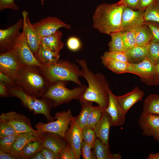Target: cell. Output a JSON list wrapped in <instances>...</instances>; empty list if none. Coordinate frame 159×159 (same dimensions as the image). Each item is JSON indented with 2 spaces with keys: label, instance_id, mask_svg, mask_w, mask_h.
<instances>
[{
  "label": "cell",
  "instance_id": "6da1fadb",
  "mask_svg": "<svg viewBox=\"0 0 159 159\" xmlns=\"http://www.w3.org/2000/svg\"><path fill=\"white\" fill-rule=\"evenodd\" d=\"M76 61L82 69L80 76L85 79L88 85L80 101L94 102L105 109L108 104V91L110 89L105 77L101 73L95 74L90 71L85 60L77 59Z\"/></svg>",
  "mask_w": 159,
  "mask_h": 159
},
{
  "label": "cell",
  "instance_id": "7a4b0ae2",
  "mask_svg": "<svg viewBox=\"0 0 159 159\" xmlns=\"http://www.w3.org/2000/svg\"><path fill=\"white\" fill-rule=\"evenodd\" d=\"M125 7L118 1L98 5L92 16L93 27L100 33L109 35L120 32L122 15Z\"/></svg>",
  "mask_w": 159,
  "mask_h": 159
},
{
  "label": "cell",
  "instance_id": "3957f363",
  "mask_svg": "<svg viewBox=\"0 0 159 159\" xmlns=\"http://www.w3.org/2000/svg\"><path fill=\"white\" fill-rule=\"evenodd\" d=\"M30 95L42 97L49 83L43 74L40 67L33 65H23L14 80Z\"/></svg>",
  "mask_w": 159,
  "mask_h": 159
},
{
  "label": "cell",
  "instance_id": "277c9868",
  "mask_svg": "<svg viewBox=\"0 0 159 159\" xmlns=\"http://www.w3.org/2000/svg\"><path fill=\"white\" fill-rule=\"evenodd\" d=\"M40 68L49 84L63 81H72L79 85H82L79 78L80 69L75 63L68 60H59L55 63L43 65Z\"/></svg>",
  "mask_w": 159,
  "mask_h": 159
},
{
  "label": "cell",
  "instance_id": "5b68a950",
  "mask_svg": "<svg viewBox=\"0 0 159 159\" xmlns=\"http://www.w3.org/2000/svg\"><path fill=\"white\" fill-rule=\"evenodd\" d=\"M68 82L58 81L49 84L41 98L47 101L54 107L68 103L73 100H79L87 87L82 84L70 89L66 87Z\"/></svg>",
  "mask_w": 159,
  "mask_h": 159
},
{
  "label": "cell",
  "instance_id": "8992f818",
  "mask_svg": "<svg viewBox=\"0 0 159 159\" xmlns=\"http://www.w3.org/2000/svg\"><path fill=\"white\" fill-rule=\"evenodd\" d=\"M7 87L9 95L19 99L25 107L35 114L42 115L48 122H52L55 119L51 115V110L52 107L47 101L42 98L39 99L30 95L17 85L14 87Z\"/></svg>",
  "mask_w": 159,
  "mask_h": 159
},
{
  "label": "cell",
  "instance_id": "52a82bcc",
  "mask_svg": "<svg viewBox=\"0 0 159 159\" xmlns=\"http://www.w3.org/2000/svg\"><path fill=\"white\" fill-rule=\"evenodd\" d=\"M75 117L72 115L71 110L57 112L54 115L55 121L44 123L39 122L35 125L36 130L42 132H48L56 134L64 139L69 126Z\"/></svg>",
  "mask_w": 159,
  "mask_h": 159
},
{
  "label": "cell",
  "instance_id": "ba28073f",
  "mask_svg": "<svg viewBox=\"0 0 159 159\" xmlns=\"http://www.w3.org/2000/svg\"><path fill=\"white\" fill-rule=\"evenodd\" d=\"M11 50L23 65L36 66L42 67L43 65L35 56L27 42L22 31Z\"/></svg>",
  "mask_w": 159,
  "mask_h": 159
},
{
  "label": "cell",
  "instance_id": "9c48e42d",
  "mask_svg": "<svg viewBox=\"0 0 159 159\" xmlns=\"http://www.w3.org/2000/svg\"><path fill=\"white\" fill-rule=\"evenodd\" d=\"M155 64L149 58L137 63H130L128 72L138 75L143 82L155 85Z\"/></svg>",
  "mask_w": 159,
  "mask_h": 159
},
{
  "label": "cell",
  "instance_id": "30bf717a",
  "mask_svg": "<svg viewBox=\"0 0 159 159\" xmlns=\"http://www.w3.org/2000/svg\"><path fill=\"white\" fill-rule=\"evenodd\" d=\"M23 20L20 19L15 23L5 29H0L1 53L12 49L20 36V31L23 28Z\"/></svg>",
  "mask_w": 159,
  "mask_h": 159
},
{
  "label": "cell",
  "instance_id": "8fae6325",
  "mask_svg": "<svg viewBox=\"0 0 159 159\" xmlns=\"http://www.w3.org/2000/svg\"><path fill=\"white\" fill-rule=\"evenodd\" d=\"M0 120L7 123L18 133L34 132L29 119L26 116L14 111L2 113Z\"/></svg>",
  "mask_w": 159,
  "mask_h": 159
},
{
  "label": "cell",
  "instance_id": "7c38bea8",
  "mask_svg": "<svg viewBox=\"0 0 159 159\" xmlns=\"http://www.w3.org/2000/svg\"><path fill=\"white\" fill-rule=\"evenodd\" d=\"M32 24L41 38L54 33L61 28L67 29L71 28L70 25L64 22L57 17L53 16L43 18Z\"/></svg>",
  "mask_w": 159,
  "mask_h": 159
},
{
  "label": "cell",
  "instance_id": "4fadbf2b",
  "mask_svg": "<svg viewBox=\"0 0 159 159\" xmlns=\"http://www.w3.org/2000/svg\"><path fill=\"white\" fill-rule=\"evenodd\" d=\"M134 10L126 6L123 8L120 32L133 29L145 23L143 17L144 11Z\"/></svg>",
  "mask_w": 159,
  "mask_h": 159
},
{
  "label": "cell",
  "instance_id": "5bb4252c",
  "mask_svg": "<svg viewBox=\"0 0 159 159\" xmlns=\"http://www.w3.org/2000/svg\"><path fill=\"white\" fill-rule=\"evenodd\" d=\"M23 66L11 50L0 54V72L7 75L14 80Z\"/></svg>",
  "mask_w": 159,
  "mask_h": 159
},
{
  "label": "cell",
  "instance_id": "9a60e30c",
  "mask_svg": "<svg viewBox=\"0 0 159 159\" xmlns=\"http://www.w3.org/2000/svg\"><path fill=\"white\" fill-rule=\"evenodd\" d=\"M22 14L23 20L22 31L24 33L29 47L36 57L41 44V38L31 23L28 12L24 10Z\"/></svg>",
  "mask_w": 159,
  "mask_h": 159
},
{
  "label": "cell",
  "instance_id": "2e32d148",
  "mask_svg": "<svg viewBox=\"0 0 159 159\" xmlns=\"http://www.w3.org/2000/svg\"><path fill=\"white\" fill-rule=\"evenodd\" d=\"M140 128L143 135L153 136L158 141L159 115L151 114H141L138 120Z\"/></svg>",
  "mask_w": 159,
  "mask_h": 159
},
{
  "label": "cell",
  "instance_id": "e0dca14e",
  "mask_svg": "<svg viewBox=\"0 0 159 159\" xmlns=\"http://www.w3.org/2000/svg\"><path fill=\"white\" fill-rule=\"evenodd\" d=\"M43 132L37 130L34 132L19 133L13 146L11 154L16 159H22V152L29 143L37 140H42Z\"/></svg>",
  "mask_w": 159,
  "mask_h": 159
},
{
  "label": "cell",
  "instance_id": "ac0fdd59",
  "mask_svg": "<svg viewBox=\"0 0 159 159\" xmlns=\"http://www.w3.org/2000/svg\"><path fill=\"white\" fill-rule=\"evenodd\" d=\"M109 103L105 110L110 115L112 126H118L123 124L125 122L126 114L121 107L116 96L110 89L108 91Z\"/></svg>",
  "mask_w": 159,
  "mask_h": 159
},
{
  "label": "cell",
  "instance_id": "d6986e66",
  "mask_svg": "<svg viewBox=\"0 0 159 159\" xmlns=\"http://www.w3.org/2000/svg\"><path fill=\"white\" fill-rule=\"evenodd\" d=\"M75 118V117L71 122L64 139L71 145L76 159H80L81 155V147L83 140L81 129L76 122Z\"/></svg>",
  "mask_w": 159,
  "mask_h": 159
},
{
  "label": "cell",
  "instance_id": "ffe728a7",
  "mask_svg": "<svg viewBox=\"0 0 159 159\" xmlns=\"http://www.w3.org/2000/svg\"><path fill=\"white\" fill-rule=\"evenodd\" d=\"M111 126V117L105 110L93 128L97 138L100 140L102 143L109 146H110L109 142V134Z\"/></svg>",
  "mask_w": 159,
  "mask_h": 159
},
{
  "label": "cell",
  "instance_id": "44dd1931",
  "mask_svg": "<svg viewBox=\"0 0 159 159\" xmlns=\"http://www.w3.org/2000/svg\"><path fill=\"white\" fill-rule=\"evenodd\" d=\"M144 95L143 91L136 87L132 91L124 95L116 97L121 107L126 114L133 105L142 100Z\"/></svg>",
  "mask_w": 159,
  "mask_h": 159
},
{
  "label": "cell",
  "instance_id": "7402d4cb",
  "mask_svg": "<svg viewBox=\"0 0 159 159\" xmlns=\"http://www.w3.org/2000/svg\"><path fill=\"white\" fill-rule=\"evenodd\" d=\"M42 141L43 147L59 154L67 143L64 139L58 135L48 132H43Z\"/></svg>",
  "mask_w": 159,
  "mask_h": 159
},
{
  "label": "cell",
  "instance_id": "603a6c76",
  "mask_svg": "<svg viewBox=\"0 0 159 159\" xmlns=\"http://www.w3.org/2000/svg\"><path fill=\"white\" fill-rule=\"evenodd\" d=\"M62 32L59 30L54 33L41 38V44L53 51L59 52L64 46L61 40Z\"/></svg>",
  "mask_w": 159,
  "mask_h": 159
},
{
  "label": "cell",
  "instance_id": "cb8c5ba5",
  "mask_svg": "<svg viewBox=\"0 0 159 159\" xmlns=\"http://www.w3.org/2000/svg\"><path fill=\"white\" fill-rule=\"evenodd\" d=\"M148 44L145 46L136 45L126 50L125 52L128 62L137 63L147 58Z\"/></svg>",
  "mask_w": 159,
  "mask_h": 159
},
{
  "label": "cell",
  "instance_id": "d4e9b609",
  "mask_svg": "<svg viewBox=\"0 0 159 159\" xmlns=\"http://www.w3.org/2000/svg\"><path fill=\"white\" fill-rule=\"evenodd\" d=\"M59 52L47 48L40 44L36 57L43 65L57 62L59 60Z\"/></svg>",
  "mask_w": 159,
  "mask_h": 159
},
{
  "label": "cell",
  "instance_id": "484cf974",
  "mask_svg": "<svg viewBox=\"0 0 159 159\" xmlns=\"http://www.w3.org/2000/svg\"><path fill=\"white\" fill-rule=\"evenodd\" d=\"M110 146L102 143L100 140L97 138L92 148L97 159H121L122 156L118 153L112 154L110 151Z\"/></svg>",
  "mask_w": 159,
  "mask_h": 159
},
{
  "label": "cell",
  "instance_id": "4316f807",
  "mask_svg": "<svg viewBox=\"0 0 159 159\" xmlns=\"http://www.w3.org/2000/svg\"><path fill=\"white\" fill-rule=\"evenodd\" d=\"M134 29L138 45H146L153 39L151 31L145 23Z\"/></svg>",
  "mask_w": 159,
  "mask_h": 159
},
{
  "label": "cell",
  "instance_id": "83f0119b",
  "mask_svg": "<svg viewBox=\"0 0 159 159\" xmlns=\"http://www.w3.org/2000/svg\"><path fill=\"white\" fill-rule=\"evenodd\" d=\"M103 64L112 72L117 74L128 73L130 63L115 59L101 58Z\"/></svg>",
  "mask_w": 159,
  "mask_h": 159
},
{
  "label": "cell",
  "instance_id": "f1b7e54d",
  "mask_svg": "<svg viewBox=\"0 0 159 159\" xmlns=\"http://www.w3.org/2000/svg\"><path fill=\"white\" fill-rule=\"evenodd\" d=\"M142 113L151 114L159 115V95L151 94L144 102Z\"/></svg>",
  "mask_w": 159,
  "mask_h": 159
},
{
  "label": "cell",
  "instance_id": "f546056e",
  "mask_svg": "<svg viewBox=\"0 0 159 159\" xmlns=\"http://www.w3.org/2000/svg\"><path fill=\"white\" fill-rule=\"evenodd\" d=\"M81 110L79 115L75 117L76 122L81 129L86 126L89 115L92 107L93 102L90 101H80Z\"/></svg>",
  "mask_w": 159,
  "mask_h": 159
},
{
  "label": "cell",
  "instance_id": "4dcf8cb0",
  "mask_svg": "<svg viewBox=\"0 0 159 159\" xmlns=\"http://www.w3.org/2000/svg\"><path fill=\"white\" fill-rule=\"evenodd\" d=\"M110 35L111 37V40L108 44L109 47V51L125 52L122 32H119L113 33Z\"/></svg>",
  "mask_w": 159,
  "mask_h": 159
},
{
  "label": "cell",
  "instance_id": "1f68e13d",
  "mask_svg": "<svg viewBox=\"0 0 159 159\" xmlns=\"http://www.w3.org/2000/svg\"><path fill=\"white\" fill-rule=\"evenodd\" d=\"M42 147V139L30 142L23 150L21 153L22 159H29L36 153L41 151Z\"/></svg>",
  "mask_w": 159,
  "mask_h": 159
},
{
  "label": "cell",
  "instance_id": "d6a6232c",
  "mask_svg": "<svg viewBox=\"0 0 159 159\" xmlns=\"http://www.w3.org/2000/svg\"><path fill=\"white\" fill-rule=\"evenodd\" d=\"M145 22L150 21L159 24V0H156L144 12Z\"/></svg>",
  "mask_w": 159,
  "mask_h": 159
},
{
  "label": "cell",
  "instance_id": "836d02e7",
  "mask_svg": "<svg viewBox=\"0 0 159 159\" xmlns=\"http://www.w3.org/2000/svg\"><path fill=\"white\" fill-rule=\"evenodd\" d=\"M105 110L99 106H93L89 115L86 126L94 128L101 118Z\"/></svg>",
  "mask_w": 159,
  "mask_h": 159
},
{
  "label": "cell",
  "instance_id": "e575fe53",
  "mask_svg": "<svg viewBox=\"0 0 159 159\" xmlns=\"http://www.w3.org/2000/svg\"><path fill=\"white\" fill-rule=\"evenodd\" d=\"M83 141L93 148L97 138L94 129L86 126L81 129Z\"/></svg>",
  "mask_w": 159,
  "mask_h": 159
},
{
  "label": "cell",
  "instance_id": "d590c367",
  "mask_svg": "<svg viewBox=\"0 0 159 159\" xmlns=\"http://www.w3.org/2000/svg\"><path fill=\"white\" fill-rule=\"evenodd\" d=\"M19 134L0 138V151L10 154Z\"/></svg>",
  "mask_w": 159,
  "mask_h": 159
},
{
  "label": "cell",
  "instance_id": "8d00e7d4",
  "mask_svg": "<svg viewBox=\"0 0 159 159\" xmlns=\"http://www.w3.org/2000/svg\"><path fill=\"white\" fill-rule=\"evenodd\" d=\"M148 58L155 64L159 62V42L152 39L148 44Z\"/></svg>",
  "mask_w": 159,
  "mask_h": 159
},
{
  "label": "cell",
  "instance_id": "74e56055",
  "mask_svg": "<svg viewBox=\"0 0 159 159\" xmlns=\"http://www.w3.org/2000/svg\"><path fill=\"white\" fill-rule=\"evenodd\" d=\"M121 32L125 51L137 45L134 29Z\"/></svg>",
  "mask_w": 159,
  "mask_h": 159
},
{
  "label": "cell",
  "instance_id": "f35d334b",
  "mask_svg": "<svg viewBox=\"0 0 159 159\" xmlns=\"http://www.w3.org/2000/svg\"><path fill=\"white\" fill-rule=\"evenodd\" d=\"M101 58L110 59L128 62L127 58L125 52H105Z\"/></svg>",
  "mask_w": 159,
  "mask_h": 159
},
{
  "label": "cell",
  "instance_id": "ab89813d",
  "mask_svg": "<svg viewBox=\"0 0 159 159\" xmlns=\"http://www.w3.org/2000/svg\"><path fill=\"white\" fill-rule=\"evenodd\" d=\"M19 134L11 126L0 120V138Z\"/></svg>",
  "mask_w": 159,
  "mask_h": 159
},
{
  "label": "cell",
  "instance_id": "60d3db41",
  "mask_svg": "<svg viewBox=\"0 0 159 159\" xmlns=\"http://www.w3.org/2000/svg\"><path fill=\"white\" fill-rule=\"evenodd\" d=\"M91 147L83 141L81 147V153L83 159H96V156Z\"/></svg>",
  "mask_w": 159,
  "mask_h": 159
},
{
  "label": "cell",
  "instance_id": "b9f144b4",
  "mask_svg": "<svg viewBox=\"0 0 159 159\" xmlns=\"http://www.w3.org/2000/svg\"><path fill=\"white\" fill-rule=\"evenodd\" d=\"M60 159H76L71 145L67 143L59 153Z\"/></svg>",
  "mask_w": 159,
  "mask_h": 159
},
{
  "label": "cell",
  "instance_id": "7bdbcfd3",
  "mask_svg": "<svg viewBox=\"0 0 159 159\" xmlns=\"http://www.w3.org/2000/svg\"><path fill=\"white\" fill-rule=\"evenodd\" d=\"M67 45L70 50L76 51L81 48V43L77 37L72 36L69 37L67 40Z\"/></svg>",
  "mask_w": 159,
  "mask_h": 159
},
{
  "label": "cell",
  "instance_id": "ee69618b",
  "mask_svg": "<svg viewBox=\"0 0 159 159\" xmlns=\"http://www.w3.org/2000/svg\"><path fill=\"white\" fill-rule=\"evenodd\" d=\"M9 9L16 11L19 9V8L15 4L14 0H0V11Z\"/></svg>",
  "mask_w": 159,
  "mask_h": 159
},
{
  "label": "cell",
  "instance_id": "f6af8a7d",
  "mask_svg": "<svg viewBox=\"0 0 159 159\" xmlns=\"http://www.w3.org/2000/svg\"><path fill=\"white\" fill-rule=\"evenodd\" d=\"M149 26L152 33L153 39H152L159 42V24L153 22H145Z\"/></svg>",
  "mask_w": 159,
  "mask_h": 159
},
{
  "label": "cell",
  "instance_id": "bcb514c9",
  "mask_svg": "<svg viewBox=\"0 0 159 159\" xmlns=\"http://www.w3.org/2000/svg\"><path fill=\"white\" fill-rule=\"evenodd\" d=\"M41 151L45 159H60L59 153H56L49 148L43 147Z\"/></svg>",
  "mask_w": 159,
  "mask_h": 159
},
{
  "label": "cell",
  "instance_id": "7dc6e473",
  "mask_svg": "<svg viewBox=\"0 0 159 159\" xmlns=\"http://www.w3.org/2000/svg\"><path fill=\"white\" fill-rule=\"evenodd\" d=\"M0 80L9 87H14L16 85L14 80L1 72H0Z\"/></svg>",
  "mask_w": 159,
  "mask_h": 159
},
{
  "label": "cell",
  "instance_id": "c3c4849f",
  "mask_svg": "<svg viewBox=\"0 0 159 159\" xmlns=\"http://www.w3.org/2000/svg\"><path fill=\"white\" fill-rule=\"evenodd\" d=\"M156 0H139L138 10L145 11Z\"/></svg>",
  "mask_w": 159,
  "mask_h": 159
},
{
  "label": "cell",
  "instance_id": "681fc988",
  "mask_svg": "<svg viewBox=\"0 0 159 159\" xmlns=\"http://www.w3.org/2000/svg\"><path fill=\"white\" fill-rule=\"evenodd\" d=\"M139 0H120L118 2L125 6L128 7L135 10H138Z\"/></svg>",
  "mask_w": 159,
  "mask_h": 159
},
{
  "label": "cell",
  "instance_id": "f907efd6",
  "mask_svg": "<svg viewBox=\"0 0 159 159\" xmlns=\"http://www.w3.org/2000/svg\"><path fill=\"white\" fill-rule=\"evenodd\" d=\"M9 95V93L7 85L4 82H0V96L6 97Z\"/></svg>",
  "mask_w": 159,
  "mask_h": 159
},
{
  "label": "cell",
  "instance_id": "816d5d0a",
  "mask_svg": "<svg viewBox=\"0 0 159 159\" xmlns=\"http://www.w3.org/2000/svg\"><path fill=\"white\" fill-rule=\"evenodd\" d=\"M155 86L159 84V62L155 65Z\"/></svg>",
  "mask_w": 159,
  "mask_h": 159
},
{
  "label": "cell",
  "instance_id": "f5cc1de1",
  "mask_svg": "<svg viewBox=\"0 0 159 159\" xmlns=\"http://www.w3.org/2000/svg\"><path fill=\"white\" fill-rule=\"evenodd\" d=\"M0 159H16V158L10 153H8L0 151Z\"/></svg>",
  "mask_w": 159,
  "mask_h": 159
},
{
  "label": "cell",
  "instance_id": "db71d44e",
  "mask_svg": "<svg viewBox=\"0 0 159 159\" xmlns=\"http://www.w3.org/2000/svg\"><path fill=\"white\" fill-rule=\"evenodd\" d=\"M29 159H45L41 151H40L30 158Z\"/></svg>",
  "mask_w": 159,
  "mask_h": 159
},
{
  "label": "cell",
  "instance_id": "11a10c76",
  "mask_svg": "<svg viewBox=\"0 0 159 159\" xmlns=\"http://www.w3.org/2000/svg\"><path fill=\"white\" fill-rule=\"evenodd\" d=\"M147 159H159V152L155 153H151Z\"/></svg>",
  "mask_w": 159,
  "mask_h": 159
},
{
  "label": "cell",
  "instance_id": "9f6ffc18",
  "mask_svg": "<svg viewBox=\"0 0 159 159\" xmlns=\"http://www.w3.org/2000/svg\"><path fill=\"white\" fill-rule=\"evenodd\" d=\"M41 5L42 6H43L44 4V0H40Z\"/></svg>",
  "mask_w": 159,
  "mask_h": 159
},
{
  "label": "cell",
  "instance_id": "6f0895ef",
  "mask_svg": "<svg viewBox=\"0 0 159 159\" xmlns=\"http://www.w3.org/2000/svg\"><path fill=\"white\" fill-rule=\"evenodd\" d=\"M158 141H159V134L158 136Z\"/></svg>",
  "mask_w": 159,
  "mask_h": 159
}]
</instances>
